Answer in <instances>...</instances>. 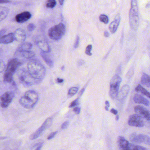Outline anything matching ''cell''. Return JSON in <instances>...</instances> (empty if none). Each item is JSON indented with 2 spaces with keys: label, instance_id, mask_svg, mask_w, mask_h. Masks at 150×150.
<instances>
[{
  "label": "cell",
  "instance_id": "1",
  "mask_svg": "<svg viewBox=\"0 0 150 150\" xmlns=\"http://www.w3.org/2000/svg\"><path fill=\"white\" fill-rule=\"evenodd\" d=\"M27 71L32 77L37 79L42 80L46 74L45 67L38 60L33 59L27 64Z\"/></svg>",
  "mask_w": 150,
  "mask_h": 150
},
{
  "label": "cell",
  "instance_id": "2",
  "mask_svg": "<svg viewBox=\"0 0 150 150\" xmlns=\"http://www.w3.org/2000/svg\"><path fill=\"white\" fill-rule=\"evenodd\" d=\"M39 99L38 93L33 90H29L21 97L19 104L26 109H31L34 107Z\"/></svg>",
  "mask_w": 150,
  "mask_h": 150
},
{
  "label": "cell",
  "instance_id": "3",
  "mask_svg": "<svg viewBox=\"0 0 150 150\" xmlns=\"http://www.w3.org/2000/svg\"><path fill=\"white\" fill-rule=\"evenodd\" d=\"M20 64V62L16 59H12L9 61L4 75V81L5 83H13V75Z\"/></svg>",
  "mask_w": 150,
  "mask_h": 150
},
{
  "label": "cell",
  "instance_id": "4",
  "mask_svg": "<svg viewBox=\"0 0 150 150\" xmlns=\"http://www.w3.org/2000/svg\"><path fill=\"white\" fill-rule=\"evenodd\" d=\"M129 19L131 28L134 30H136L139 25V10L137 0H131Z\"/></svg>",
  "mask_w": 150,
  "mask_h": 150
},
{
  "label": "cell",
  "instance_id": "5",
  "mask_svg": "<svg viewBox=\"0 0 150 150\" xmlns=\"http://www.w3.org/2000/svg\"><path fill=\"white\" fill-rule=\"evenodd\" d=\"M17 75L20 83L25 86H31L39 83L41 81L33 78L26 69H19L18 71Z\"/></svg>",
  "mask_w": 150,
  "mask_h": 150
},
{
  "label": "cell",
  "instance_id": "6",
  "mask_svg": "<svg viewBox=\"0 0 150 150\" xmlns=\"http://www.w3.org/2000/svg\"><path fill=\"white\" fill-rule=\"evenodd\" d=\"M66 27L62 23L51 27L48 30V36L51 39L55 40H60L64 35Z\"/></svg>",
  "mask_w": 150,
  "mask_h": 150
},
{
  "label": "cell",
  "instance_id": "7",
  "mask_svg": "<svg viewBox=\"0 0 150 150\" xmlns=\"http://www.w3.org/2000/svg\"><path fill=\"white\" fill-rule=\"evenodd\" d=\"M122 81V79L119 75H114L111 79L110 82V88L109 94L112 98H116L119 93L120 84Z\"/></svg>",
  "mask_w": 150,
  "mask_h": 150
},
{
  "label": "cell",
  "instance_id": "8",
  "mask_svg": "<svg viewBox=\"0 0 150 150\" xmlns=\"http://www.w3.org/2000/svg\"><path fill=\"white\" fill-rule=\"evenodd\" d=\"M53 122V120L52 118H48L44 122L41 127L38 129L33 134H32L30 137V139L31 140H33L34 139H37L38 137H39L41 135H42L43 132L47 129L48 128L50 127L52 125Z\"/></svg>",
  "mask_w": 150,
  "mask_h": 150
},
{
  "label": "cell",
  "instance_id": "9",
  "mask_svg": "<svg viewBox=\"0 0 150 150\" xmlns=\"http://www.w3.org/2000/svg\"><path fill=\"white\" fill-rule=\"evenodd\" d=\"M129 139L134 144L144 143L147 145H150V137L145 135L137 134L136 133H134L130 135Z\"/></svg>",
  "mask_w": 150,
  "mask_h": 150
},
{
  "label": "cell",
  "instance_id": "10",
  "mask_svg": "<svg viewBox=\"0 0 150 150\" xmlns=\"http://www.w3.org/2000/svg\"><path fill=\"white\" fill-rule=\"evenodd\" d=\"M15 97V94L11 91L4 93L0 97V105L3 108H6L9 105Z\"/></svg>",
  "mask_w": 150,
  "mask_h": 150
},
{
  "label": "cell",
  "instance_id": "11",
  "mask_svg": "<svg viewBox=\"0 0 150 150\" xmlns=\"http://www.w3.org/2000/svg\"><path fill=\"white\" fill-rule=\"evenodd\" d=\"M128 122L129 126L136 127H142L145 124L143 118L137 114L130 115L129 118Z\"/></svg>",
  "mask_w": 150,
  "mask_h": 150
},
{
  "label": "cell",
  "instance_id": "12",
  "mask_svg": "<svg viewBox=\"0 0 150 150\" xmlns=\"http://www.w3.org/2000/svg\"><path fill=\"white\" fill-rule=\"evenodd\" d=\"M35 43L43 52L48 53L50 52L51 51V49L48 43L44 39L41 38H38L36 39Z\"/></svg>",
  "mask_w": 150,
  "mask_h": 150
},
{
  "label": "cell",
  "instance_id": "13",
  "mask_svg": "<svg viewBox=\"0 0 150 150\" xmlns=\"http://www.w3.org/2000/svg\"><path fill=\"white\" fill-rule=\"evenodd\" d=\"M135 112L136 114L138 115L142 118H144L147 120H150V112L148 109L142 106L137 105L135 107Z\"/></svg>",
  "mask_w": 150,
  "mask_h": 150
},
{
  "label": "cell",
  "instance_id": "14",
  "mask_svg": "<svg viewBox=\"0 0 150 150\" xmlns=\"http://www.w3.org/2000/svg\"><path fill=\"white\" fill-rule=\"evenodd\" d=\"M31 14L29 11H24L17 15L15 17V19L18 23H23L27 22L31 18Z\"/></svg>",
  "mask_w": 150,
  "mask_h": 150
},
{
  "label": "cell",
  "instance_id": "15",
  "mask_svg": "<svg viewBox=\"0 0 150 150\" xmlns=\"http://www.w3.org/2000/svg\"><path fill=\"white\" fill-rule=\"evenodd\" d=\"M14 39L19 42H23L26 38V33L23 29L18 28L16 30L14 33Z\"/></svg>",
  "mask_w": 150,
  "mask_h": 150
},
{
  "label": "cell",
  "instance_id": "16",
  "mask_svg": "<svg viewBox=\"0 0 150 150\" xmlns=\"http://www.w3.org/2000/svg\"><path fill=\"white\" fill-rule=\"evenodd\" d=\"M120 22V16L119 14H118V15H116L114 21L111 23L109 25V30L112 33H114L116 32L118 26L119 25Z\"/></svg>",
  "mask_w": 150,
  "mask_h": 150
},
{
  "label": "cell",
  "instance_id": "17",
  "mask_svg": "<svg viewBox=\"0 0 150 150\" xmlns=\"http://www.w3.org/2000/svg\"><path fill=\"white\" fill-rule=\"evenodd\" d=\"M118 143L120 150H128L129 143L123 137H119Z\"/></svg>",
  "mask_w": 150,
  "mask_h": 150
},
{
  "label": "cell",
  "instance_id": "18",
  "mask_svg": "<svg viewBox=\"0 0 150 150\" xmlns=\"http://www.w3.org/2000/svg\"><path fill=\"white\" fill-rule=\"evenodd\" d=\"M15 40L13 33H9L0 38V44H9Z\"/></svg>",
  "mask_w": 150,
  "mask_h": 150
},
{
  "label": "cell",
  "instance_id": "19",
  "mask_svg": "<svg viewBox=\"0 0 150 150\" xmlns=\"http://www.w3.org/2000/svg\"><path fill=\"white\" fill-rule=\"evenodd\" d=\"M134 100L137 104H143L145 106H149L150 102L148 100L140 94H136L134 98Z\"/></svg>",
  "mask_w": 150,
  "mask_h": 150
},
{
  "label": "cell",
  "instance_id": "20",
  "mask_svg": "<svg viewBox=\"0 0 150 150\" xmlns=\"http://www.w3.org/2000/svg\"><path fill=\"white\" fill-rule=\"evenodd\" d=\"M129 91V86L127 85L123 86L119 92L118 93L117 98L119 100H122L127 97Z\"/></svg>",
  "mask_w": 150,
  "mask_h": 150
},
{
  "label": "cell",
  "instance_id": "21",
  "mask_svg": "<svg viewBox=\"0 0 150 150\" xmlns=\"http://www.w3.org/2000/svg\"><path fill=\"white\" fill-rule=\"evenodd\" d=\"M32 44L29 42H24L20 45L17 49V51L19 52L31 51L32 48Z\"/></svg>",
  "mask_w": 150,
  "mask_h": 150
},
{
  "label": "cell",
  "instance_id": "22",
  "mask_svg": "<svg viewBox=\"0 0 150 150\" xmlns=\"http://www.w3.org/2000/svg\"><path fill=\"white\" fill-rule=\"evenodd\" d=\"M9 9L5 7H0V22L4 20L9 14Z\"/></svg>",
  "mask_w": 150,
  "mask_h": 150
},
{
  "label": "cell",
  "instance_id": "23",
  "mask_svg": "<svg viewBox=\"0 0 150 150\" xmlns=\"http://www.w3.org/2000/svg\"><path fill=\"white\" fill-rule=\"evenodd\" d=\"M41 55L42 57V59L45 61V63L47 64L48 66L51 68L53 67V62L46 53L41 52Z\"/></svg>",
  "mask_w": 150,
  "mask_h": 150
},
{
  "label": "cell",
  "instance_id": "24",
  "mask_svg": "<svg viewBox=\"0 0 150 150\" xmlns=\"http://www.w3.org/2000/svg\"><path fill=\"white\" fill-rule=\"evenodd\" d=\"M141 83L142 84L146 86L147 87H150V79L149 76L145 73H143L141 79Z\"/></svg>",
  "mask_w": 150,
  "mask_h": 150
},
{
  "label": "cell",
  "instance_id": "25",
  "mask_svg": "<svg viewBox=\"0 0 150 150\" xmlns=\"http://www.w3.org/2000/svg\"><path fill=\"white\" fill-rule=\"evenodd\" d=\"M136 91L137 92H140L142 94L146 95L148 98H150V94L149 92L146 90L145 88L143 87L141 85H138L135 89Z\"/></svg>",
  "mask_w": 150,
  "mask_h": 150
},
{
  "label": "cell",
  "instance_id": "26",
  "mask_svg": "<svg viewBox=\"0 0 150 150\" xmlns=\"http://www.w3.org/2000/svg\"><path fill=\"white\" fill-rule=\"evenodd\" d=\"M21 55L26 59H30L32 58L35 56V53L32 51H25L20 52Z\"/></svg>",
  "mask_w": 150,
  "mask_h": 150
},
{
  "label": "cell",
  "instance_id": "27",
  "mask_svg": "<svg viewBox=\"0 0 150 150\" xmlns=\"http://www.w3.org/2000/svg\"><path fill=\"white\" fill-rule=\"evenodd\" d=\"M128 150H149L141 146L135 145L133 144H129Z\"/></svg>",
  "mask_w": 150,
  "mask_h": 150
},
{
  "label": "cell",
  "instance_id": "28",
  "mask_svg": "<svg viewBox=\"0 0 150 150\" xmlns=\"http://www.w3.org/2000/svg\"><path fill=\"white\" fill-rule=\"evenodd\" d=\"M56 4V2L55 0H48L46 5L47 8H53L55 7Z\"/></svg>",
  "mask_w": 150,
  "mask_h": 150
},
{
  "label": "cell",
  "instance_id": "29",
  "mask_svg": "<svg viewBox=\"0 0 150 150\" xmlns=\"http://www.w3.org/2000/svg\"><path fill=\"white\" fill-rule=\"evenodd\" d=\"M78 89L77 87H74L70 88L68 91V95L70 96H74L78 91Z\"/></svg>",
  "mask_w": 150,
  "mask_h": 150
},
{
  "label": "cell",
  "instance_id": "30",
  "mask_svg": "<svg viewBox=\"0 0 150 150\" xmlns=\"http://www.w3.org/2000/svg\"><path fill=\"white\" fill-rule=\"evenodd\" d=\"M100 20L105 24H107L109 21L108 17L105 15H101L99 17Z\"/></svg>",
  "mask_w": 150,
  "mask_h": 150
},
{
  "label": "cell",
  "instance_id": "31",
  "mask_svg": "<svg viewBox=\"0 0 150 150\" xmlns=\"http://www.w3.org/2000/svg\"><path fill=\"white\" fill-rule=\"evenodd\" d=\"M92 49V45H89L86 48V51H85L86 54L89 55V56L92 55V54L91 52Z\"/></svg>",
  "mask_w": 150,
  "mask_h": 150
},
{
  "label": "cell",
  "instance_id": "32",
  "mask_svg": "<svg viewBox=\"0 0 150 150\" xmlns=\"http://www.w3.org/2000/svg\"><path fill=\"white\" fill-rule=\"evenodd\" d=\"M5 68V65L4 62L2 60L0 59V73H2Z\"/></svg>",
  "mask_w": 150,
  "mask_h": 150
},
{
  "label": "cell",
  "instance_id": "33",
  "mask_svg": "<svg viewBox=\"0 0 150 150\" xmlns=\"http://www.w3.org/2000/svg\"><path fill=\"white\" fill-rule=\"evenodd\" d=\"M35 28H36V25L33 23L29 24L27 26V30L30 32L34 30Z\"/></svg>",
  "mask_w": 150,
  "mask_h": 150
},
{
  "label": "cell",
  "instance_id": "34",
  "mask_svg": "<svg viewBox=\"0 0 150 150\" xmlns=\"http://www.w3.org/2000/svg\"><path fill=\"white\" fill-rule=\"evenodd\" d=\"M78 104V99H77L75 100H74L71 102V104L69 105V108H72L73 107L77 105Z\"/></svg>",
  "mask_w": 150,
  "mask_h": 150
},
{
  "label": "cell",
  "instance_id": "35",
  "mask_svg": "<svg viewBox=\"0 0 150 150\" xmlns=\"http://www.w3.org/2000/svg\"><path fill=\"white\" fill-rule=\"evenodd\" d=\"M58 132L57 131H55V132H53V133H51L49 136H48V137L47 139L48 140H51V139H53V138L56 135V134H57Z\"/></svg>",
  "mask_w": 150,
  "mask_h": 150
},
{
  "label": "cell",
  "instance_id": "36",
  "mask_svg": "<svg viewBox=\"0 0 150 150\" xmlns=\"http://www.w3.org/2000/svg\"><path fill=\"white\" fill-rule=\"evenodd\" d=\"M79 43V38L78 36L77 37L75 41V45H74V47L75 48H77L78 47V45Z\"/></svg>",
  "mask_w": 150,
  "mask_h": 150
},
{
  "label": "cell",
  "instance_id": "37",
  "mask_svg": "<svg viewBox=\"0 0 150 150\" xmlns=\"http://www.w3.org/2000/svg\"><path fill=\"white\" fill-rule=\"evenodd\" d=\"M69 122L68 121L65 122L62 125L61 128L62 129H65L67 128L68 126H69Z\"/></svg>",
  "mask_w": 150,
  "mask_h": 150
},
{
  "label": "cell",
  "instance_id": "38",
  "mask_svg": "<svg viewBox=\"0 0 150 150\" xmlns=\"http://www.w3.org/2000/svg\"><path fill=\"white\" fill-rule=\"evenodd\" d=\"M73 111L76 114H79L80 113V111H81V109L80 108L78 107H76L74 108Z\"/></svg>",
  "mask_w": 150,
  "mask_h": 150
},
{
  "label": "cell",
  "instance_id": "39",
  "mask_svg": "<svg viewBox=\"0 0 150 150\" xmlns=\"http://www.w3.org/2000/svg\"><path fill=\"white\" fill-rule=\"evenodd\" d=\"M133 73H134V69L132 68L131 69L129 70V71L127 74V76H128L129 77H130L132 76V75H133Z\"/></svg>",
  "mask_w": 150,
  "mask_h": 150
},
{
  "label": "cell",
  "instance_id": "40",
  "mask_svg": "<svg viewBox=\"0 0 150 150\" xmlns=\"http://www.w3.org/2000/svg\"><path fill=\"white\" fill-rule=\"evenodd\" d=\"M10 2V0H0V4H1L8 3Z\"/></svg>",
  "mask_w": 150,
  "mask_h": 150
},
{
  "label": "cell",
  "instance_id": "41",
  "mask_svg": "<svg viewBox=\"0 0 150 150\" xmlns=\"http://www.w3.org/2000/svg\"><path fill=\"white\" fill-rule=\"evenodd\" d=\"M6 30L5 29H3L0 31V38L2 36V35L6 32Z\"/></svg>",
  "mask_w": 150,
  "mask_h": 150
},
{
  "label": "cell",
  "instance_id": "42",
  "mask_svg": "<svg viewBox=\"0 0 150 150\" xmlns=\"http://www.w3.org/2000/svg\"><path fill=\"white\" fill-rule=\"evenodd\" d=\"M111 112L114 115H117L118 114V111L113 108L111 109Z\"/></svg>",
  "mask_w": 150,
  "mask_h": 150
},
{
  "label": "cell",
  "instance_id": "43",
  "mask_svg": "<svg viewBox=\"0 0 150 150\" xmlns=\"http://www.w3.org/2000/svg\"><path fill=\"white\" fill-rule=\"evenodd\" d=\"M104 36L106 37V38H108V37H109L110 35H109V33L107 31H105L104 32Z\"/></svg>",
  "mask_w": 150,
  "mask_h": 150
},
{
  "label": "cell",
  "instance_id": "44",
  "mask_svg": "<svg viewBox=\"0 0 150 150\" xmlns=\"http://www.w3.org/2000/svg\"><path fill=\"white\" fill-rule=\"evenodd\" d=\"M56 81H57V82H58V83H61L63 82L64 80H63V79H62L57 78V79H56Z\"/></svg>",
  "mask_w": 150,
  "mask_h": 150
},
{
  "label": "cell",
  "instance_id": "45",
  "mask_svg": "<svg viewBox=\"0 0 150 150\" xmlns=\"http://www.w3.org/2000/svg\"><path fill=\"white\" fill-rule=\"evenodd\" d=\"M85 89V88H82V90H81V91L80 92V93H79V95L81 96V95L83 94L84 91Z\"/></svg>",
  "mask_w": 150,
  "mask_h": 150
},
{
  "label": "cell",
  "instance_id": "46",
  "mask_svg": "<svg viewBox=\"0 0 150 150\" xmlns=\"http://www.w3.org/2000/svg\"><path fill=\"white\" fill-rule=\"evenodd\" d=\"M106 106L107 107L109 108L110 107V104H109V102L108 100H107L105 101Z\"/></svg>",
  "mask_w": 150,
  "mask_h": 150
},
{
  "label": "cell",
  "instance_id": "47",
  "mask_svg": "<svg viewBox=\"0 0 150 150\" xmlns=\"http://www.w3.org/2000/svg\"><path fill=\"white\" fill-rule=\"evenodd\" d=\"M42 144H41V145H40L39 146H38V148L36 149V150H41V147H42Z\"/></svg>",
  "mask_w": 150,
  "mask_h": 150
},
{
  "label": "cell",
  "instance_id": "48",
  "mask_svg": "<svg viewBox=\"0 0 150 150\" xmlns=\"http://www.w3.org/2000/svg\"><path fill=\"white\" fill-rule=\"evenodd\" d=\"M59 2H60V5H63L64 3V0H59Z\"/></svg>",
  "mask_w": 150,
  "mask_h": 150
},
{
  "label": "cell",
  "instance_id": "49",
  "mask_svg": "<svg viewBox=\"0 0 150 150\" xmlns=\"http://www.w3.org/2000/svg\"><path fill=\"white\" fill-rule=\"evenodd\" d=\"M119 120V116L118 115H117L116 117V121H118Z\"/></svg>",
  "mask_w": 150,
  "mask_h": 150
},
{
  "label": "cell",
  "instance_id": "50",
  "mask_svg": "<svg viewBox=\"0 0 150 150\" xmlns=\"http://www.w3.org/2000/svg\"><path fill=\"white\" fill-rule=\"evenodd\" d=\"M105 109L107 111H108V108L107 107L105 106Z\"/></svg>",
  "mask_w": 150,
  "mask_h": 150
}]
</instances>
